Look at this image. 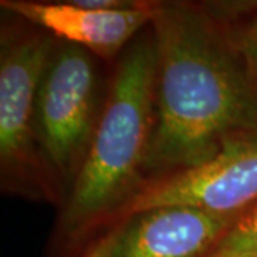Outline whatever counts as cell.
I'll use <instances>...</instances> for the list:
<instances>
[{
    "label": "cell",
    "instance_id": "6da1fadb",
    "mask_svg": "<svg viewBox=\"0 0 257 257\" xmlns=\"http://www.w3.org/2000/svg\"><path fill=\"white\" fill-rule=\"evenodd\" d=\"M156 111L145 173L183 172L257 130L256 77L224 25L190 5H157Z\"/></svg>",
    "mask_w": 257,
    "mask_h": 257
},
{
    "label": "cell",
    "instance_id": "7a4b0ae2",
    "mask_svg": "<svg viewBox=\"0 0 257 257\" xmlns=\"http://www.w3.org/2000/svg\"><path fill=\"white\" fill-rule=\"evenodd\" d=\"M155 42H136L123 55L92 143L64 211L72 231L117 211L143 186L156 111Z\"/></svg>",
    "mask_w": 257,
    "mask_h": 257
},
{
    "label": "cell",
    "instance_id": "3957f363",
    "mask_svg": "<svg viewBox=\"0 0 257 257\" xmlns=\"http://www.w3.org/2000/svg\"><path fill=\"white\" fill-rule=\"evenodd\" d=\"M96 73L86 50L64 45L52 56L35 104V133L49 163L77 175L92 143Z\"/></svg>",
    "mask_w": 257,
    "mask_h": 257
},
{
    "label": "cell",
    "instance_id": "277c9868",
    "mask_svg": "<svg viewBox=\"0 0 257 257\" xmlns=\"http://www.w3.org/2000/svg\"><path fill=\"white\" fill-rule=\"evenodd\" d=\"M257 202V130L231 140L214 157L183 172L152 179L119 213L187 206L217 214H241Z\"/></svg>",
    "mask_w": 257,
    "mask_h": 257
},
{
    "label": "cell",
    "instance_id": "5b68a950",
    "mask_svg": "<svg viewBox=\"0 0 257 257\" xmlns=\"http://www.w3.org/2000/svg\"><path fill=\"white\" fill-rule=\"evenodd\" d=\"M52 39L28 36L3 49L0 62V162L3 176L43 184L35 149V104L52 59Z\"/></svg>",
    "mask_w": 257,
    "mask_h": 257
},
{
    "label": "cell",
    "instance_id": "8992f818",
    "mask_svg": "<svg viewBox=\"0 0 257 257\" xmlns=\"http://www.w3.org/2000/svg\"><path fill=\"white\" fill-rule=\"evenodd\" d=\"M2 8L47 29L70 45L111 57L126 46L142 28L153 22L157 5L140 2L127 9H94L72 2L2 0Z\"/></svg>",
    "mask_w": 257,
    "mask_h": 257
},
{
    "label": "cell",
    "instance_id": "52a82bcc",
    "mask_svg": "<svg viewBox=\"0 0 257 257\" xmlns=\"http://www.w3.org/2000/svg\"><path fill=\"white\" fill-rule=\"evenodd\" d=\"M239 216L187 206L143 211L120 226L111 257H206Z\"/></svg>",
    "mask_w": 257,
    "mask_h": 257
},
{
    "label": "cell",
    "instance_id": "ba28073f",
    "mask_svg": "<svg viewBox=\"0 0 257 257\" xmlns=\"http://www.w3.org/2000/svg\"><path fill=\"white\" fill-rule=\"evenodd\" d=\"M206 257H257V202L240 214Z\"/></svg>",
    "mask_w": 257,
    "mask_h": 257
},
{
    "label": "cell",
    "instance_id": "9c48e42d",
    "mask_svg": "<svg viewBox=\"0 0 257 257\" xmlns=\"http://www.w3.org/2000/svg\"><path fill=\"white\" fill-rule=\"evenodd\" d=\"M230 35L240 56L247 64L248 70L257 80V18L253 19L243 29H240L237 33L230 32Z\"/></svg>",
    "mask_w": 257,
    "mask_h": 257
},
{
    "label": "cell",
    "instance_id": "30bf717a",
    "mask_svg": "<svg viewBox=\"0 0 257 257\" xmlns=\"http://www.w3.org/2000/svg\"><path fill=\"white\" fill-rule=\"evenodd\" d=\"M120 226L116 227L114 230H111L109 234H106L104 237H101L92 250H89L83 257H111L113 250L116 246V241L119 237Z\"/></svg>",
    "mask_w": 257,
    "mask_h": 257
}]
</instances>
